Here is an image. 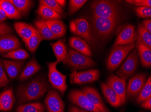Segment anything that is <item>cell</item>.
<instances>
[{"instance_id":"6da1fadb","label":"cell","mask_w":151,"mask_h":112,"mask_svg":"<svg viewBox=\"0 0 151 112\" xmlns=\"http://www.w3.org/2000/svg\"><path fill=\"white\" fill-rule=\"evenodd\" d=\"M48 87L46 79L40 75L20 85L16 92L17 106L39 100L47 92Z\"/></svg>"},{"instance_id":"7a4b0ae2","label":"cell","mask_w":151,"mask_h":112,"mask_svg":"<svg viewBox=\"0 0 151 112\" xmlns=\"http://www.w3.org/2000/svg\"><path fill=\"white\" fill-rule=\"evenodd\" d=\"M123 19H115L92 16L90 25L91 34L96 39L105 40L108 39L119 27Z\"/></svg>"},{"instance_id":"3957f363","label":"cell","mask_w":151,"mask_h":112,"mask_svg":"<svg viewBox=\"0 0 151 112\" xmlns=\"http://www.w3.org/2000/svg\"><path fill=\"white\" fill-rule=\"evenodd\" d=\"M92 16L115 19H124L123 9L120 1L98 0L91 6Z\"/></svg>"},{"instance_id":"277c9868","label":"cell","mask_w":151,"mask_h":112,"mask_svg":"<svg viewBox=\"0 0 151 112\" xmlns=\"http://www.w3.org/2000/svg\"><path fill=\"white\" fill-rule=\"evenodd\" d=\"M63 62L64 65L75 70H86L94 67L96 65L92 58L71 48H68L67 56Z\"/></svg>"},{"instance_id":"5b68a950","label":"cell","mask_w":151,"mask_h":112,"mask_svg":"<svg viewBox=\"0 0 151 112\" xmlns=\"http://www.w3.org/2000/svg\"><path fill=\"white\" fill-rule=\"evenodd\" d=\"M135 47V42L126 45H114L107 60V70L110 71H113L117 69Z\"/></svg>"},{"instance_id":"8992f818","label":"cell","mask_w":151,"mask_h":112,"mask_svg":"<svg viewBox=\"0 0 151 112\" xmlns=\"http://www.w3.org/2000/svg\"><path fill=\"white\" fill-rule=\"evenodd\" d=\"M139 59L138 51L136 49H134L129 54L125 61L116 71L117 75L126 81L134 76L139 66Z\"/></svg>"},{"instance_id":"52a82bcc","label":"cell","mask_w":151,"mask_h":112,"mask_svg":"<svg viewBox=\"0 0 151 112\" xmlns=\"http://www.w3.org/2000/svg\"><path fill=\"white\" fill-rule=\"evenodd\" d=\"M58 62L57 61L47 63L49 69L48 78L52 87L60 92L62 97H63L68 88L66 83L67 75H64L59 72L57 69Z\"/></svg>"},{"instance_id":"ba28073f","label":"cell","mask_w":151,"mask_h":112,"mask_svg":"<svg viewBox=\"0 0 151 112\" xmlns=\"http://www.w3.org/2000/svg\"><path fill=\"white\" fill-rule=\"evenodd\" d=\"M147 75L140 73L129 80L126 88V99L130 102L135 100L145 84Z\"/></svg>"},{"instance_id":"9c48e42d","label":"cell","mask_w":151,"mask_h":112,"mask_svg":"<svg viewBox=\"0 0 151 112\" xmlns=\"http://www.w3.org/2000/svg\"><path fill=\"white\" fill-rule=\"evenodd\" d=\"M70 29L73 34L79 36L89 43L93 42L90 25L86 19L78 18L73 19L70 22Z\"/></svg>"},{"instance_id":"30bf717a","label":"cell","mask_w":151,"mask_h":112,"mask_svg":"<svg viewBox=\"0 0 151 112\" xmlns=\"http://www.w3.org/2000/svg\"><path fill=\"white\" fill-rule=\"evenodd\" d=\"M68 98L73 104L81 109L91 112H101L78 89H73L70 91L68 95Z\"/></svg>"},{"instance_id":"8fae6325","label":"cell","mask_w":151,"mask_h":112,"mask_svg":"<svg viewBox=\"0 0 151 112\" xmlns=\"http://www.w3.org/2000/svg\"><path fill=\"white\" fill-rule=\"evenodd\" d=\"M99 70L96 69H90L82 71L72 70L70 75V82L73 84L82 85L96 81L99 79Z\"/></svg>"},{"instance_id":"7c38bea8","label":"cell","mask_w":151,"mask_h":112,"mask_svg":"<svg viewBox=\"0 0 151 112\" xmlns=\"http://www.w3.org/2000/svg\"><path fill=\"white\" fill-rule=\"evenodd\" d=\"M47 112H65V104L58 91L50 90L45 100Z\"/></svg>"},{"instance_id":"4fadbf2b","label":"cell","mask_w":151,"mask_h":112,"mask_svg":"<svg viewBox=\"0 0 151 112\" xmlns=\"http://www.w3.org/2000/svg\"><path fill=\"white\" fill-rule=\"evenodd\" d=\"M107 85L111 87L120 97L122 104H125L126 99V81L118 76L112 75L107 80Z\"/></svg>"},{"instance_id":"5bb4252c","label":"cell","mask_w":151,"mask_h":112,"mask_svg":"<svg viewBox=\"0 0 151 112\" xmlns=\"http://www.w3.org/2000/svg\"><path fill=\"white\" fill-rule=\"evenodd\" d=\"M135 27L129 24L123 27L118 35L114 45H124L136 41Z\"/></svg>"},{"instance_id":"9a60e30c","label":"cell","mask_w":151,"mask_h":112,"mask_svg":"<svg viewBox=\"0 0 151 112\" xmlns=\"http://www.w3.org/2000/svg\"><path fill=\"white\" fill-rule=\"evenodd\" d=\"M90 101L101 112H111L103 101L97 90L91 87H86L81 90Z\"/></svg>"},{"instance_id":"2e32d148","label":"cell","mask_w":151,"mask_h":112,"mask_svg":"<svg viewBox=\"0 0 151 112\" xmlns=\"http://www.w3.org/2000/svg\"><path fill=\"white\" fill-rule=\"evenodd\" d=\"M21 44L18 39L12 34L0 37V53L4 54L19 49Z\"/></svg>"},{"instance_id":"e0dca14e","label":"cell","mask_w":151,"mask_h":112,"mask_svg":"<svg viewBox=\"0 0 151 112\" xmlns=\"http://www.w3.org/2000/svg\"><path fill=\"white\" fill-rule=\"evenodd\" d=\"M2 62L6 72L12 80L17 79L19 76L24 64V61H16L3 59Z\"/></svg>"},{"instance_id":"ac0fdd59","label":"cell","mask_w":151,"mask_h":112,"mask_svg":"<svg viewBox=\"0 0 151 112\" xmlns=\"http://www.w3.org/2000/svg\"><path fill=\"white\" fill-rule=\"evenodd\" d=\"M15 95L12 87L0 93V111L9 112L13 108L15 103Z\"/></svg>"},{"instance_id":"d6986e66","label":"cell","mask_w":151,"mask_h":112,"mask_svg":"<svg viewBox=\"0 0 151 112\" xmlns=\"http://www.w3.org/2000/svg\"><path fill=\"white\" fill-rule=\"evenodd\" d=\"M69 45L70 48L88 57L92 56L91 49L88 44L81 38L78 37H71L69 39Z\"/></svg>"},{"instance_id":"ffe728a7","label":"cell","mask_w":151,"mask_h":112,"mask_svg":"<svg viewBox=\"0 0 151 112\" xmlns=\"http://www.w3.org/2000/svg\"><path fill=\"white\" fill-rule=\"evenodd\" d=\"M101 87L104 97L112 106L118 108L123 105L119 96L106 83L102 82Z\"/></svg>"},{"instance_id":"44dd1931","label":"cell","mask_w":151,"mask_h":112,"mask_svg":"<svg viewBox=\"0 0 151 112\" xmlns=\"http://www.w3.org/2000/svg\"><path fill=\"white\" fill-rule=\"evenodd\" d=\"M40 66L35 58H33L27 64L19 75V80L23 82L35 75L40 70Z\"/></svg>"},{"instance_id":"7402d4cb","label":"cell","mask_w":151,"mask_h":112,"mask_svg":"<svg viewBox=\"0 0 151 112\" xmlns=\"http://www.w3.org/2000/svg\"><path fill=\"white\" fill-rule=\"evenodd\" d=\"M135 47L142 66L145 68H150L151 66V49L143 44L138 42H136Z\"/></svg>"},{"instance_id":"603a6c76","label":"cell","mask_w":151,"mask_h":112,"mask_svg":"<svg viewBox=\"0 0 151 112\" xmlns=\"http://www.w3.org/2000/svg\"><path fill=\"white\" fill-rule=\"evenodd\" d=\"M37 12L41 20L44 21H52L63 19V18L56 12L42 4L39 5Z\"/></svg>"},{"instance_id":"cb8c5ba5","label":"cell","mask_w":151,"mask_h":112,"mask_svg":"<svg viewBox=\"0 0 151 112\" xmlns=\"http://www.w3.org/2000/svg\"><path fill=\"white\" fill-rule=\"evenodd\" d=\"M16 32L24 43L35 32L36 28L31 24L24 22H17L14 24Z\"/></svg>"},{"instance_id":"d4e9b609","label":"cell","mask_w":151,"mask_h":112,"mask_svg":"<svg viewBox=\"0 0 151 112\" xmlns=\"http://www.w3.org/2000/svg\"><path fill=\"white\" fill-rule=\"evenodd\" d=\"M34 23L36 27L35 28L38 31L42 40H51L58 39L52 33L46 23L45 21L41 19H39L36 20Z\"/></svg>"},{"instance_id":"484cf974","label":"cell","mask_w":151,"mask_h":112,"mask_svg":"<svg viewBox=\"0 0 151 112\" xmlns=\"http://www.w3.org/2000/svg\"><path fill=\"white\" fill-rule=\"evenodd\" d=\"M54 55L58 63L63 61L67 54V49L64 40L58 39L57 42L50 44Z\"/></svg>"},{"instance_id":"4316f807","label":"cell","mask_w":151,"mask_h":112,"mask_svg":"<svg viewBox=\"0 0 151 112\" xmlns=\"http://www.w3.org/2000/svg\"><path fill=\"white\" fill-rule=\"evenodd\" d=\"M52 33L58 38L62 37L65 35L66 29L65 24L62 20H55L52 21H45Z\"/></svg>"},{"instance_id":"83f0119b","label":"cell","mask_w":151,"mask_h":112,"mask_svg":"<svg viewBox=\"0 0 151 112\" xmlns=\"http://www.w3.org/2000/svg\"><path fill=\"white\" fill-rule=\"evenodd\" d=\"M0 6L6 12L7 17L11 19H20L22 16L9 0H0Z\"/></svg>"},{"instance_id":"f1b7e54d","label":"cell","mask_w":151,"mask_h":112,"mask_svg":"<svg viewBox=\"0 0 151 112\" xmlns=\"http://www.w3.org/2000/svg\"><path fill=\"white\" fill-rule=\"evenodd\" d=\"M15 6L21 15H27L31 9L33 1L29 0H9Z\"/></svg>"},{"instance_id":"f546056e","label":"cell","mask_w":151,"mask_h":112,"mask_svg":"<svg viewBox=\"0 0 151 112\" xmlns=\"http://www.w3.org/2000/svg\"><path fill=\"white\" fill-rule=\"evenodd\" d=\"M136 42L141 43L151 49V33L149 32L139 23L136 33Z\"/></svg>"},{"instance_id":"4dcf8cb0","label":"cell","mask_w":151,"mask_h":112,"mask_svg":"<svg viewBox=\"0 0 151 112\" xmlns=\"http://www.w3.org/2000/svg\"><path fill=\"white\" fill-rule=\"evenodd\" d=\"M15 112H45V107L40 102L26 103L18 106Z\"/></svg>"},{"instance_id":"1f68e13d","label":"cell","mask_w":151,"mask_h":112,"mask_svg":"<svg viewBox=\"0 0 151 112\" xmlns=\"http://www.w3.org/2000/svg\"><path fill=\"white\" fill-rule=\"evenodd\" d=\"M151 97V77H148L145 86L135 101V104L142 103V102Z\"/></svg>"},{"instance_id":"d6a6232c","label":"cell","mask_w":151,"mask_h":112,"mask_svg":"<svg viewBox=\"0 0 151 112\" xmlns=\"http://www.w3.org/2000/svg\"><path fill=\"white\" fill-rule=\"evenodd\" d=\"M2 57L6 58L12 59L19 61L28 58L29 57V55L24 49H18L8 53L2 54Z\"/></svg>"},{"instance_id":"836d02e7","label":"cell","mask_w":151,"mask_h":112,"mask_svg":"<svg viewBox=\"0 0 151 112\" xmlns=\"http://www.w3.org/2000/svg\"><path fill=\"white\" fill-rule=\"evenodd\" d=\"M42 40L36 29L34 34L24 43L31 53H35Z\"/></svg>"},{"instance_id":"e575fe53","label":"cell","mask_w":151,"mask_h":112,"mask_svg":"<svg viewBox=\"0 0 151 112\" xmlns=\"http://www.w3.org/2000/svg\"><path fill=\"white\" fill-rule=\"evenodd\" d=\"M39 2L40 4L49 7V8L56 12L63 18H65V11L63 9L58 5L56 0H40L39 1Z\"/></svg>"},{"instance_id":"d590c367","label":"cell","mask_w":151,"mask_h":112,"mask_svg":"<svg viewBox=\"0 0 151 112\" xmlns=\"http://www.w3.org/2000/svg\"><path fill=\"white\" fill-rule=\"evenodd\" d=\"M86 0H70L69 1L68 12L69 15L74 14L85 5Z\"/></svg>"},{"instance_id":"8d00e7d4","label":"cell","mask_w":151,"mask_h":112,"mask_svg":"<svg viewBox=\"0 0 151 112\" xmlns=\"http://www.w3.org/2000/svg\"><path fill=\"white\" fill-rule=\"evenodd\" d=\"M134 9L136 14L139 17L144 18H150L151 17V7H137Z\"/></svg>"},{"instance_id":"74e56055","label":"cell","mask_w":151,"mask_h":112,"mask_svg":"<svg viewBox=\"0 0 151 112\" xmlns=\"http://www.w3.org/2000/svg\"><path fill=\"white\" fill-rule=\"evenodd\" d=\"M10 82L4 69L2 61L0 60V88L5 87Z\"/></svg>"},{"instance_id":"f35d334b","label":"cell","mask_w":151,"mask_h":112,"mask_svg":"<svg viewBox=\"0 0 151 112\" xmlns=\"http://www.w3.org/2000/svg\"><path fill=\"white\" fill-rule=\"evenodd\" d=\"M126 2L137 7H151V0H127Z\"/></svg>"},{"instance_id":"ab89813d","label":"cell","mask_w":151,"mask_h":112,"mask_svg":"<svg viewBox=\"0 0 151 112\" xmlns=\"http://www.w3.org/2000/svg\"><path fill=\"white\" fill-rule=\"evenodd\" d=\"M13 30L12 28L8 24L3 22H0V37L8 34H12Z\"/></svg>"},{"instance_id":"60d3db41","label":"cell","mask_w":151,"mask_h":112,"mask_svg":"<svg viewBox=\"0 0 151 112\" xmlns=\"http://www.w3.org/2000/svg\"><path fill=\"white\" fill-rule=\"evenodd\" d=\"M142 26L149 32L151 33V19L147 18L142 21L141 23Z\"/></svg>"},{"instance_id":"b9f144b4","label":"cell","mask_w":151,"mask_h":112,"mask_svg":"<svg viewBox=\"0 0 151 112\" xmlns=\"http://www.w3.org/2000/svg\"><path fill=\"white\" fill-rule=\"evenodd\" d=\"M141 107L142 108L148 110H151V97L146 101L142 102L141 104Z\"/></svg>"},{"instance_id":"7bdbcfd3","label":"cell","mask_w":151,"mask_h":112,"mask_svg":"<svg viewBox=\"0 0 151 112\" xmlns=\"http://www.w3.org/2000/svg\"><path fill=\"white\" fill-rule=\"evenodd\" d=\"M68 112H91L84 109H81L78 107L70 105L68 107Z\"/></svg>"},{"instance_id":"ee69618b","label":"cell","mask_w":151,"mask_h":112,"mask_svg":"<svg viewBox=\"0 0 151 112\" xmlns=\"http://www.w3.org/2000/svg\"><path fill=\"white\" fill-rule=\"evenodd\" d=\"M56 1L62 8H64L65 7L66 2V1L65 0H56Z\"/></svg>"},{"instance_id":"f6af8a7d","label":"cell","mask_w":151,"mask_h":112,"mask_svg":"<svg viewBox=\"0 0 151 112\" xmlns=\"http://www.w3.org/2000/svg\"><path fill=\"white\" fill-rule=\"evenodd\" d=\"M6 17L4 16L1 13H0V22L3 21L4 20H6Z\"/></svg>"}]
</instances>
